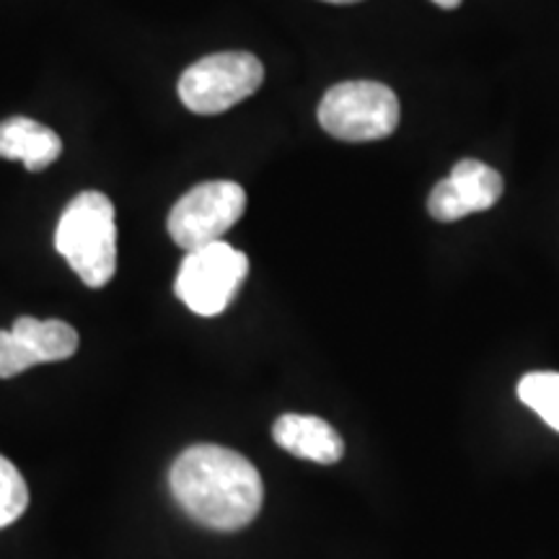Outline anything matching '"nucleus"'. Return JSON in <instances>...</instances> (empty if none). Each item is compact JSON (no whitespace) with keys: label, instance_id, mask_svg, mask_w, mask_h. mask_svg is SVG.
<instances>
[{"label":"nucleus","instance_id":"f03ea898","mask_svg":"<svg viewBox=\"0 0 559 559\" xmlns=\"http://www.w3.org/2000/svg\"><path fill=\"white\" fill-rule=\"evenodd\" d=\"M55 249L88 288H104L117 272L115 205L104 192L75 194L62 210Z\"/></svg>","mask_w":559,"mask_h":559},{"label":"nucleus","instance_id":"39448f33","mask_svg":"<svg viewBox=\"0 0 559 559\" xmlns=\"http://www.w3.org/2000/svg\"><path fill=\"white\" fill-rule=\"evenodd\" d=\"M262 81L264 68L251 52L207 55L181 73L179 99L194 115H221L249 99Z\"/></svg>","mask_w":559,"mask_h":559},{"label":"nucleus","instance_id":"2eb2a0df","mask_svg":"<svg viewBox=\"0 0 559 559\" xmlns=\"http://www.w3.org/2000/svg\"><path fill=\"white\" fill-rule=\"evenodd\" d=\"M324 3H334V5H349V3H360V0H324Z\"/></svg>","mask_w":559,"mask_h":559},{"label":"nucleus","instance_id":"1a4fd4ad","mask_svg":"<svg viewBox=\"0 0 559 559\" xmlns=\"http://www.w3.org/2000/svg\"><path fill=\"white\" fill-rule=\"evenodd\" d=\"M62 153V140L47 124L29 117H11L0 122V158L24 160L29 171H41L55 164Z\"/></svg>","mask_w":559,"mask_h":559},{"label":"nucleus","instance_id":"9b49d317","mask_svg":"<svg viewBox=\"0 0 559 559\" xmlns=\"http://www.w3.org/2000/svg\"><path fill=\"white\" fill-rule=\"evenodd\" d=\"M519 400L559 432V373H526L519 383Z\"/></svg>","mask_w":559,"mask_h":559},{"label":"nucleus","instance_id":"0eeeda50","mask_svg":"<svg viewBox=\"0 0 559 559\" xmlns=\"http://www.w3.org/2000/svg\"><path fill=\"white\" fill-rule=\"evenodd\" d=\"M502 198V177L477 158H464L430 190L428 213L440 223H453L472 213H485Z\"/></svg>","mask_w":559,"mask_h":559},{"label":"nucleus","instance_id":"ddd939ff","mask_svg":"<svg viewBox=\"0 0 559 559\" xmlns=\"http://www.w3.org/2000/svg\"><path fill=\"white\" fill-rule=\"evenodd\" d=\"M32 366H39L37 358L21 345L11 330H0V379H13Z\"/></svg>","mask_w":559,"mask_h":559},{"label":"nucleus","instance_id":"7ed1b4c3","mask_svg":"<svg viewBox=\"0 0 559 559\" xmlns=\"http://www.w3.org/2000/svg\"><path fill=\"white\" fill-rule=\"evenodd\" d=\"M317 117L332 138L370 143L400 128V99L379 81H342L326 91Z\"/></svg>","mask_w":559,"mask_h":559},{"label":"nucleus","instance_id":"20e7f679","mask_svg":"<svg viewBox=\"0 0 559 559\" xmlns=\"http://www.w3.org/2000/svg\"><path fill=\"white\" fill-rule=\"evenodd\" d=\"M249 275V260L226 241L187 251L179 264L177 298L198 317H218L236 298Z\"/></svg>","mask_w":559,"mask_h":559},{"label":"nucleus","instance_id":"423d86ee","mask_svg":"<svg viewBox=\"0 0 559 559\" xmlns=\"http://www.w3.org/2000/svg\"><path fill=\"white\" fill-rule=\"evenodd\" d=\"M247 210V192L236 181H202L169 213V236L185 251L223 241Z\"/></svg>","mask_w":559,"mask_h":559},{"label":"nucleus","instance_id":"f8f14e48","mask_svg":"<svg viewBox=\"0 0 559 559\" xmlns=\"http://www.w3.org/2000/svg\"><path fill=\"white\" fill-rule=\"evenodd\" d=\"M29 506V487L9 459L0 456V528L16 523Z\"/></svg>","mask_w":559,"mask_h":559},{"label":"nucleus","instance_id":"9d476101","mask_svg":"<svg viewBox=\"0 0 559 559\" xmlns=\"http://www.w3.org/2000/svg\"><path fill=\"white\" fill-rule=\"evenodd\" d=\"M11 332L37 358V362L68 360L79 349V332L60 319L21 317L13 321Z\"/></svg>","mask_w":559,"mask_h":559},{"label":"nucleus","instance_id":"f257e3e1","mask_svg":"<svg viewBox=\"0 0 559 559\" xmlns=\"http://www.w3.org/2000/svg\"><path fill=\"white\" fill-rule=\"evenodd\" d=\"M171 495L194 521L215 531H239L262 510L257 466L223 445H192L174 461Z\"/></svg>","mask_w":559,"mask_h":559},{"label":"nucleus","instance_id":"4468645a","mask_svg":"<svg viewBox=\"0 0 559 559\" xmlns=\"http://www.w3.org/2000/svg\"><path fill=\"white\" fill-rule=\"evenodd\" d=\"M432 3H436L438 9H445V11H451V9H459V5H461V0H432Z\"/></svg>","mask_w":559,"mask_h":559},{"label":"nucleus","instance_id":"6e6552de","mask_svg":"<svg viewBox=\"0 0 559 559\" xmlns=\"http://www.w3.org/2000/svg\"><path fill=\"white\" fill-rule=\"evenodd\" d=\"M272 438L283 451L298 459L317 461V464L330 466L345 456V443H342L340 432L330 423L313 415L288 412V415L277 417Z\"/></svg>","mask_w":559,"mask_h":559}]
</instances>
